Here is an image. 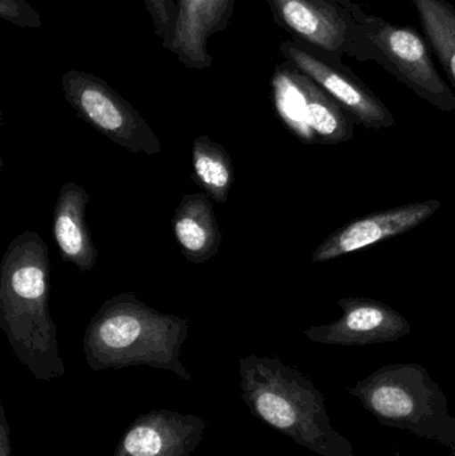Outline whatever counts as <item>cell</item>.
Returning <instances> with one entry per match:
<instances>
[{
	"instance_id": "7a4b0ae2",
	"label": "cell",
	"mask_w": 455,
	"mask_h": 456,
	"mask_svg": "<svg viewBox=\"0 0 455 456\" xmlns=\"http://www.w3.org/2000/svg\"><path fill=\"white\" fill-rule=\"evenodd\" d=\"M189 322L144 305L133 292L107 299L91 319L83 337L85 362L93 371L147 366L174 372L191 382L182 363Z\"/></svg>"
},
{
	"instance_id": "8992f818",
	"label": "cell",
	"mask_w": 455,
	"mask_h": 456,
	"mask_svg": "<svg viewBox=\"0 0 455 456\" xmlns=\"http://www.w3.org/2000/svg\"><path fill=\"white\" fill-rule=\"evenodd\" d=\"M61 83L67 103L96 133L133 154L162 152V143L147 120L102 77L69 69Z\"/></svg>"
},
{
	"instance_id": "ba28073f",
	"label": "cell",
	"mask_w": 455,
	"mask_h": 456,
	"mask_svg": "<svg viewBox=\"0 0 455 456\" xmlns=\"http://www.w3.org/2000/svg\"><path fill=\"white\" fill-rule=\"evenodd\" d=\"M278 26L331 58H354L365 10L350 0H267Z\"/></svg>"
},
{
	"instance_id": "9a60e30c",
	"label": "cell",
	"mask_w": 455,
	"mask_h": 456,
	"mask_svg": "<svg viewBox=\"0 0 455 456\" xmlns=\"http://www.w3.org/2000/svg\"><path fill=\"white\" fill-rule=\"evenodd\" d=\"M173 232L182 254L203 265L218 254L222 232L210 198L203 192L187 194L174 211Z\"/></svg>"
},
{
	"instance_id": "6da1fadb",
	"label": "cell",
	"mask_w": 455,
	"mask_h": 456,
	"mask_svg": "<svg viewBox=\"0 0 455 456\" xmlns=\"http://www.w3.org/2000/svg\"><path fill=\"white\" fill-rule=\"evenodd\" d=\"M50 275V254L42 236L31 230L16 236L0 263V329L19 362L42 382L66 374L48 308Z\"/></svg>"
},
{
	"instance_id": "d6986e66",
	"label": "cell",
	"mask_w": 455,
	"mask_h": 456,
	"mask_svg": "<svg viewBox=\"0 0 455 456\" xmlns=\"http://www.w3.org/2000/svg\"><path fill=\"white\" fill-rule=\"evenodd\" d=\"M0 18L20 28L37 29L43 19L27 0H0Z\"/></svg>"
},
{
	"instance_id": "30bf717a",
	"label": "cell",
	"mask_w": 455,
	"mask_h": 456,
	"mask_svg": "<svg viewBox=\"0 0 455 456\" xmlns=\"http://www.w3.org/2000/svg\"><path fill=\"white\" fill-rule=\"evenodd\" d=\"M337 305L344 314L336 322L313 326L305 331L313 343L326 346H369L395 342L408 337V319L373 297H344Z\"/></svg>"
},
{
	"instance_id": "ac0fdd59",
	"label": "cell",
	"mask_w": 455,
	"mask_h": 456,
	"mask_svg": "<svg viewBox=\"0 0 455 456\" xmlns=\"http://www.w3.org/2000/svg\"><path fill=\"white\" fill-rule=\"evenodd\" d=\"M147 13L154 24L155 35L162 40V47L167 48L173 37L178 19L176 0H143Z\"/></svg>"
},
{
	"instance_id": "ffe728a7",
	"label": "cell",
	"mask_w": 455,
	"mask_h": 456,
	"mask_svg": "<svg viewBox=\"0 0 455 456\" xmlns=\"http://www.w3.org/2000/svg\"><path fill=\"white\" fill-rule=\"evenodd\" d=\"M11 428L5 418L4 407L0 406V456H11Z\"/></svg>"
},
{
	"instance_id": "3957f363",
	"label": "cell",
	"mask_w": 455,
	"mask_h": 456,
	"mask_svg": "<svg viewBox=\"0 0 455 456\" xmlns=\"http://www.w3.org/2000/svg\"><path fill=\"white\" fill-rule=\"evenodd\" d=\"M242 399L254 417L320 456H355L353 444L331 425L314 383L280 358L240 359Z\"/></svg>"
},
{
	"instance_id": "7c38bea8",
	"label": "cell",
	"mask_w": 455,
	"mask_h": 456,
	"mask_svg": "<svg viewBox=\"0 0 455 456\" xmlns=\"http://www.w3.org/2000/svg\"><path fill=\"white\" fill-rule=\"evenodd\" d=\"M206 428L197 415L152 410L130 423L112 456H191Z\"/></svg>"
},
{
	"instance_id": "52a82bcc",
	"label": "cell",
	"mask_w": 455,
	"mask_h": 456,
	"mask_svg": "<svg viewBox=\"0 0 455 456\" xmlns=\"http://www.w3.org/2000/svg\"><path fill=\"white\" fill-rule=\"evenodd\" d=\"M272 98L283 125L306 144L347 143L355 122L312 77L286 61L272 77Z\"/></svg>"
},
{
	"instance_id": "5bb4252c",
	"label": "cell",
	"mask_w": 455,
	"mask_h": 456,
	"mask_svg": "<svg viewBox=\"0 0 455 456\" xmlns=\"http://www.w3.org/2000/svg\"><path fill=\"white\" fill-rule=\"evenodd\" d=\"M90 195L79 184L67 182L59 190L53 208V235L61 260L71 263L82 273L93 270L98 249L85 221Z\"/></svg>"
},
{
	"instance_id": "4fadbf2b",
	"label": "cell",
	"mask_w": 455,
	"mask_h": 456,
	"mask_svg": "<svg viewBox=\"0 0 455 456\" xmlns=\"http://www.w3.org/2000/svg\"><path fill=\"white\" fill-rule=\"evenodd\" d=\"M176 4L178 19L166 50L187 69H210L214 59L208 53V42L227 28L237 0H176Z\"/></svg>"
},
{
	"instance_id": "2e32d148",
	"label": "cell",
	"mask_w": 455,
	"mask_h": 456,
	"mask_svg": "<svg viewBox=\"0 0 455 456\" xmlns=\"http://www.w3.org/2000/svg\"><path fill=\"white\" fill-rule=\"evenodd\" d=\"M192 179L210 200L226 203L234 184V163L229 152L207 135L192 144Z\"/></svg>"
},
{
	"instance_id": "277c9868",
	"label": "cell",
	"mask_w": 455,
	"mask_h": 456,
	"mask_svg": "<svg viewBox=\"0 0 455 456\" xmlns=\"http://www.w3.org/2000/svg\"><path fill=\"white\" fill-rule=\"evenodd\" d=\"M347 393L385 426L410 431L455 452V418L448 398L421 364H387Z\"/></svg>"
},
{
	"instance_id": "8fae6325",
	"label": "cell",
	"mask_w": 455,
	"mask_h": 456,
	"mask_svg": "<svg viewBox=\"0 0 455 456\" xmlns=\"http://www.w3.org/2000/svg\"><path fill=\"white\" fill-rule=\"evenodd\" d=\"M443 208L440 200H429L397 206L354 219L331 232L313 254V262L323 263L360 251L386 239L409 232L432 218Z\"/></svg>"
},
{
	"instance_id": "5b68a950",
	"label": "cell",
	"mask_w": 455,
	"mask_h": 456,
	"mask_svg": "<svg viewBox=\"0 0 455 456\" xmlns=\"http://www.w3.org/2000/svg\"><path fill=\"white\" fill-rule=\"evenodd\" d=\"M361 31L357 61H376L435 109L455 111L453 90L435 69L427 40L414 27L397 26L365 12Z\"/></svg>"
},
{
	"instance_id": "e0dca14e",
	"label": "cell",
	"mask_w": 455,
	"mask_h": 456,
	"mask_svg": "<svg viewBox=\"0 0 455 456\" xmlns=\"http://www.w3.org/2000/svg\"><path fill=\"white\" fill-rule=\"evenodd\" d=\"M427 42L445 69L455 95V8L448 0H411Z\"/></svg>"
},
{
	"instance_id": "9c48e42d",
	"label": "cell",
	"mask_w": 455,
	"mask_h": 456,
	"mask_svg": "<svg viewBox=\"0 0 455 456\" xmlns=\"http://www.w3.org/2000/svg\"><path fill=\"white\" fill-rule=\"evenodd\" d=\"M280 53L286 61L312 77L333 96L349 112L355 125L363 126L368 130L395 126L392 111L349 67L342 63V59L331 58L297 40L282 42Z\"/></svg>"
}]
</instances>
